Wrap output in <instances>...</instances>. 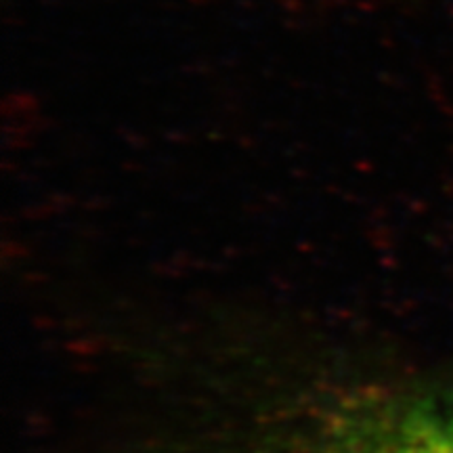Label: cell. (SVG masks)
<instances>
[{
    "label": "cell",
    "instance_id": "obj_1",
    "mask_svg": "<svg viewBox=\"0 0 453 453\" xmlns=\"http://www.w3.org/2000/svg\"><path fill=\"white\" fill-rule=\"evenodd\" d=\"M271 453H453V384L350 387L319 395Z\"/></svg>",
    "mask_w": 453,
    "mask_h": 453
}]
</instances>
